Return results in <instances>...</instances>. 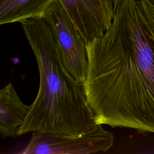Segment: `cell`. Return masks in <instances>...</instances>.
Instances as JSON below:
<instances>
[{
	"label": "cell",
	"instance_id": "obj_8",
	"mask_svg": "<svg viewBox=\"0 0 154 154\" xmlns=\"http://www.w3.org/2000/svg\"><path fill=\"white\" fill-rule=\"evenodd\" d=\"M139 2L145 24L154 39V0H139Z\"/></svg>",
	"mask_w": 154,
	"mask_h": 154
},
{
	"label": "cell",
	"instance_id": "obj_5",
	"mask_svg": "<svg viewBox=\"0 0 154 154\" xmlns=\"http://www.w3.org/2000/svg\"><path fill=\"white\" fill-rule=\"evenodd\" d=\"M87 42L101 36L114 14L113 0H60Z\"/></svg>",
	"mask_w": 154,
	"mask_h": 154
},
{
	"label": "cell",
	"instance_id": "obj_2",
	"mask_svg": "<svg viewBox=\"0 0 154 154\" xmlns=\"http://www.w3.org/2000/svg\"><path fill=\"white\" fill-rule=\"evenodd\" d=\"M35 57L40 74L38 93L17 132L75 137L97 125L84 85L64 66L52 30L43 17L20 22Z\"/></svg>",
	"mask_w": 154,
	"mask_h": 154
},
{
	"label": "cell",
	"instance_id": "obj_6",
	"mask_svg": "<svg viewBox=\"0 0 154 154\" xmlns=\"http://www.w3.org/2000/svg\"><path fill=\"white\" fill-rule=\"evenodd\" d=\"M28 106L21 100L9 83L0 91V136L14 138L28 114Z\"/></svg>",
	"mask_w": 154,
	"mask_h": 154
},
{
	"label": "cell",
	"instance_id": "obj_4",
	"mask_svg": "<svg viewBox=\"0 0 154 154\" xmlns=\"http://www.w3.org/2000/svg\"><path fill=\"white\" fill-rule=\"evenodd\" d=\"M114 137L109 131L97 125L88 132L75 137H63L32 132L27 145L20 154H89L110 149Z\"/></svg>",
	"mask_w": 154,
	"mask_h": 154
},
{
	"label": "cell",
	"instance_id": "obj_3",
	"mask_svg": "<svg viewBox=\"0 0 154 154\" xmlns=\"http://www.w3.org/2000/svg\"><path fill=\"white\" fill-rule=\"evenodd\" d=\"M43 17L52 30L64 66L83 84L88 68L87 42L60 0L52 2Z\"/></svg>",
	"mask_w": 154,
	"mask_h": 154
},
{
	"label": "cell",
	"instance_id": "obj_1",
	"mask_svg": "<svg viewBox=\"0 0 154 154\" xmlns=\"http://www.w3.org/2000/svg\"><path fill=\"white\" fill-rule=\"evenodd\" d=\"M113 1L110 26L87 43V98L97 125L154 133V39L139 1Z\"/></svg>",
	"mask_w": 154,
	"mask_h": 154
},
{
	"label": "cell",
	"instance_id": "obj_7",
	"mask_svg": "<svg viewBox=\"0 0 154 154\" xmlns=\"http://www.w3.org/2000/svg\"><path fill=\"white\" fill-rule=\"evenodd\" d=\"M55 0H0V24L43 17Z\"/></svg>",
	"mask_w": 154,
	"mask_h": 154
}]
</instances>
